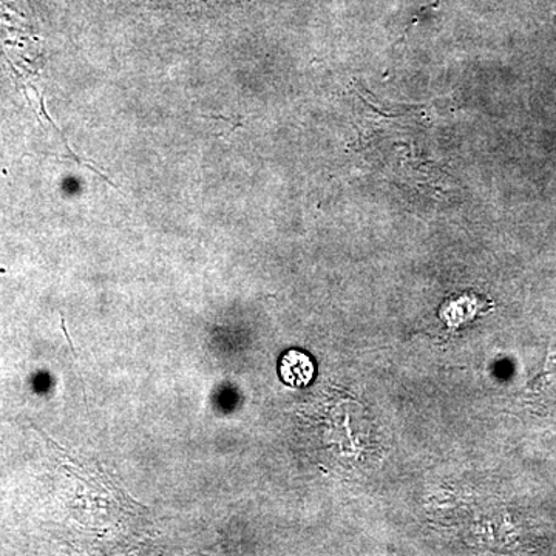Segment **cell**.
Returning a JSON list of instances; mask_svg holds the SVG:
<instances>
[{"label":"cell","instance_id":"cell-1","mask_svg":"<svg viewBox=\"0 0 556 556\" xmlns=\"http://www.w3.org/2000/svg\"><path fill=\"white\" fill-rule=\"evenodd\" d=\"M313 361L302 351H289L280 361V376L291 387L308 386L314 378Z\"/></svg>","mask_w":556,"mask_h":556}]
</instances>
